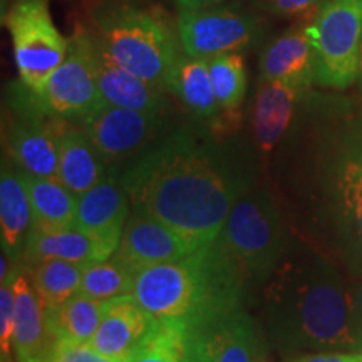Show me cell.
Wrapping results in <instances>:
<instances>
[{
	"mask_svg": "<svg viewBox=\"0 0 362 362\" xmlns=\"http://www.w3.org/2000/svg\"><path fill=\"white\" fill-rule=\"evenodd\" d=\"M300 93L302 89L296 86L262 79L257 89L252 116L253 134L262 151H272L284 138Z\"/></svg>",
	"mask_w": 362,
	"mask_h": 362,
	"instance_id": "603a6c76",
	"label": "cell"
},
{
	"mask_svg": "<svg viewBox=\"0 0 362 362\" xmlns=\"http://www.w3.org/2000/svg\"><path fill=\"white\" fill-rule=\"evenodd\" d=\"M136 272L117 260L115 255L90 267H86L79 292L98 300L131 296L134 287Z\"/></svg>",
	"mask_w": 362,
	"mask_h": 362,
	"instance_id": "f546056e",
	"label": "cell"
},
{
	"mask_svg": "<svg viewBox=\"0 0 362 362\" xmlns=\"http://www.w3.org/2000/svg\"><path fill=\"white\" fill-rule=\"evenodd\" d=\"M126 362H192L188 330L178 320L155 319Z\"/></svg>",
	"mask_w": 362,
	"mask_h": 362,
	"instance_id": "4316f807",
	"label": "cell"
},
{
	"mask_svg": "<svg viewBox=\"0 0 362 362\" xmlns=\"http://www.w3.org/2000/svg\"><path fill=\"white\" fill-rule=\"evenodd\" d=\"M357 83H359V88L362 90V44H361V57H359V78H357Z\"/></svg>",
	"mask_w": 362,
	"mask_h": 362,
	"instance_id": "8d00e7d4",
	"label": "cell"
},
{
	"mask_svg": "<svg viewBox=\"0 0 362 362\" xmlns=\"http://www.w3.org/2000/svg\"><path fill=\"white\" fill-rule=\"evenodd\" d=\"M117 247L119 243L94 237L76 225L56 230L33 226L25 242L22 259L27 265H35L49 259H59L78 264L86 269V267L110 259L117 250Z\"/></svg>",
	"mask_w": 362,
	"mask_h": 362,
	"instance_id": "9a60e30c",
	"label": "cell"
},
{
	"mask_svg": "<svg viewBox=\"0 0 362 362\" xmlns=\"http://www.w3.org/2000/svg\"><path fill=\"white\" fill-rule=\"evenodd\" d=\"M250 2H252V4H257V6H259V7H260V6H262V4H264V0H250Z\"/></svg>",
	"mask_w": 362,
	"mask_h": 362,
	"instance_id": "f35d334b",
	"label": "cell"
},
{
	"mask_svg": "<svg viewBox=\"0 0 362 362\" xmlns=\"http://www.w3.org/2000/svg\"><path fill=\"white\" fill-rule=\"evenodd\" d=\"M128 189L119 176H104L96 187L81 194L74 225L94 237L119 243L128 221Z\"/></svg>",
	"mask_w": 362,
	"mask_h": 362,
	"instance_id": "ac0fdd59",
	"label": "cell"
},
{
	"mask_svg": "<svg viewBox=\"0 0 362 362\" xmlns=\"http://www.w3.org/2000/svg\"><path fill=\"white\" fill-rule=\"evenodd\" d=\"M319 0H264L260 8H265L267 12L274 13V16L288 19V17L304 16L310 12L317 6Z\"/></svg>",
	"mask_w": 362,
	"mask_h": 362,
	"instance_id": "d6a6232c",
	"label": "cell"
},
{
	"mask_svg": "<svg viewBox=\"0 0 362 362\" xmlns=\"http://www.w3.org/2000/svg\"><path fill=\"white\" fill-rule=\"evenodd\" d=\"M192 362H262V342L252 317L232 310L187 329Z\"/></svg>",
	"mask_w": 362,
	"mask_h": 362,
	"instance_id": "7c38bea8",
	"label": "cell"
},
{
	"mask_svg": "<svg viewBox=\"0 0 362 362\" xmlns=\"http://www.w3.org/2000/svg\"><path fill=\"white\" fill-rule=\"evenodd\" d=\"M93 49L94 71L103 101L111 106L128 107L136 111L161 112L165 104V90L146 83L138 76L124 69L112 59L101 40L89 30Z\"/></svg>",
	"mask_w": 362,
	"mask_h": 362,
	"instance_id": "2e32d148",
	"label": "cell"
},
{
	"mask_svg": "<svg viewBox=\"0 0 362 362\" xmlns=\"http://www.w3.org/2000/svg\"><path fill=\"white\" fill-rule=\"evenodd\" d=\"M260 78L280 81L304 90L315 83V52L304 29H292L265 45L260 54Z\"/></svg>",
	"mask_w": 362,
	"mask_h": 362,
	"instance_id": "ffe728a7",
	"label": "cell"
},
{
	"mask_svg": "<svg viewBox=\"0 0 362 362\" xmlns=\"http://www.w3.org/2000/svg\"><path fill=\"white\" fill-rule=\"evenodd\" d=\"M123 180L133 210L158 218L198 247L218 238L247 192L218 153L185 131L144 153Z\"/></svg>",
	"mask_w": 362,
	"mask_h": 362,
	"instance_id": "6da1fadb",
	"label": "cell"
},
{
	"mask_svg": "<svg viewBox=\"0 0 362 362\" xmlns=\"http://www.w3.org/2000/svg\"><path fill=\"white\" fill-rule=\"evenodd\" d=\"M21 84L40 96L54 71L64 62L69 39L54 24L49 0H13L6 13Z\"/></svg>",
	"mask_w": 362,
	"mask_h": 362,
	"instance_id": "8992f818",
	"label": "cell"
},
{
	"mask_svg": "<svg viewBox=\"0 0 362 362\" xmlns=\"http://www.w3.org/2000/svg\"><path fill=\"white\" fill-rule=\"evenodd\" d=\"M197 248L200 247L171 226L134 210L126 221L119 247L112 255L138 274L148 267L183 259Z\"/></svg>",
	"mask_w": 362,
	"mask_h": 362,
	"instance_id": "5bb4252c",
	"label": "cell"
},
{
	"mask_svg": "<svg viewBox=\"0 0 362 362\" xmlns=\"http://www.w3.org/2000/svg\"><path fill=\"white\" fill-rule=\"evenodd\" d=\"M160 115L103 103L74 124L89 136L104 160L117 161L141 151L151 141L160 128Z\"/></svg>",
	"mask_w": 362,
	"mask_h": 362,
	"instance_id": "8fae6325",
	"label": "cell"
},
{
	"mask_svg": "<svg viewBox=\"0 0 362 362\" xmlns=\"http://www.w3.org/2000/svg\"><path fill=\"white\" fill-rule=\"evenodd\" d=\"M230 2V0H175L180 11H197V8H205L218 4Z\"/></svg>",
	"mask_w": 362,
	"mask_h": 362,
	"instance_id": "d590c367",
	"label": "cell"
},
{
	"mask_svg": "<svg viewBox=\"0 0 362 362\" xmlns=\"http://www.w3.org/2000/svg\"><path fill=\"white\" fill-rule=\"evenodd\" d=\"M351 302H352V315H354L357 330H362V282L351 287Z\"/></svg>",
	"mask_w": 362,
	"mask_h": 362,
	"instance_id": "e575fe53",
	"label": "cell"
},
{
	"mask_svg": "<svg viewBox=\"0 0 362 362\" xmlns=\"http://www.w3.org/2000/svg\"><path fill=\"white\" fill-rule=\"evenodd\" d=\"M315 52V83L346 89L359 78L362 0H327L307 25Z\"/></svg>",
	"mask_w": 362,
	"mask_h": 362,
	"instance_id": "52a82bcc",
	"label": "cell"
},
{
	"mask_svg": "<svg viewBox=\"0 0 362 362\" xmlns=\"http://www.w3.org/2000/svg\"><path fill=\"white\" fill-rule=\"evenodd\" d=\"M107 305L110 300H98L78 292L62 304L44 307L45 320L56 341L89 344Z\"/></svg>",
	"mask_w": 362,
	"mask_h": 362,
	"instance_id": "d4e9b609",
	"label": "cell"
},
{
	"mask_svg": "<svg viewBox=\"0 0 362 362\" xmlns=\"http://www.w3.org/2000/svg\"><path fill=\"white\" fill-rule=\"evenodd\" d=\"M357 352H362V330L359 334V344H357Z\"/></svg>",
	"mask_w": 362,
	"mask_h": 362,
	"instance_id": "74e56055",
	"label": "cell"
},
{
	"mask_svg": "<svg viewBox=\"0 0 362 362\" xmlns=\"http://www.w3.org/2000/svg\"><path fill=\"white\" fill-rule=\"evenodd\" d=\"M13 270L0 285V351L2 362H8L13 349V327H16V293H13Z\"/></svg>",
	"mask_w": 362,
	"mask_h": 362,
	"instance_id": "4dcf8cb0",
	"label": "cell"
},
{
	"mask_svg": "<svg viewBox=\"0 0 362 362\" xmlns=\"http://www.w3.org/2000/svg\"><path fill=\"white\" fill-rule=\"evenodd\" d=\"M11 98L8 158L21 173L57 178L59 136L64 119L45 115L35 103L34 94L22 84Z\"/></svg>",
	"mask_w": 362,
	"mask_h": 362,
	"instance_id": "9c48e42d",
	"label": "cell"
},
{
	"mask_svg": "<svg viewBox=\"0 0 362 362\" xmlns=\"http://www.w3.org/2000/svg\"><path fill=\"white\" fill-rule=\"evenodd\" d=\"M166 93L178 98L188 111L203 119L215 117L221 111L208 71V59L181 54L166 81Z\"/></svg>",
	"mask_w": 362,
	"mask_h": 362,
	"instance_id": "cb8c5ba5",
	"label": "cell"
},
{
	"mask_svg": "<svg viewBox=\"0 0 362 362\" xmlns=\"http://www.w3.org/2000/svg\"><path fill=\"white\" fill-rule=\"evenodd\" d=\"M262 362H265V359H264V361H262Z\"/></svg>",
	"mask_w": 362,
	"mask_h": 362,
	"instance_id": "60d3db41",
	"label": "cell"
},
{
	"mask_svg": "<svg viewBox=\"0 0 362 362\" xmlns=\"http://www.w3.org/2000/svg\"><path fill=\"white\" fill-rule=\"evenodd\" d=\"M51 362H119L103 356L89 344L57 341L54 346Z\"/></svg>",
	"mask_w": 362,
	"mask_h": 362,
	"instance_id": "1f68e13d",
	"label": "cell"
},
{
	"mask_svg": "<svg viewBox=\"0 0 362 362\" xmlns=\"http://www.w3.org/2000/svg\"><path fill=\"white\" fill-rule=\"evenodd\" d=\"M29 277L44 307L59 305L79 292L84 267L71 262L49 259L29 265Z\"/></svg>",
	"mask_w": 362,
	"mask_h": 362,
	"instance_id": "83f0119b",
	"label": "cell"
},
{
	"mask_svg": "<svg viewBox=\"0 0 362 362\" xmlns=\"http://www.w3.org/2000/svg\"><path fill=\"white\" fill-rule=\"evenodd\" d=\"M45 115L59 119H83L104 103L94 71L89 29H78L69 37V51L45 86L40 96H34Z\"/></svg>",
	"mask_w": 362,
	"mask_h": 362,
	"instance_id": "30bf717a",
	"label": "cell"
},
{
	"mask_svg": "<svg viewBox=\"0 0 362 362\" xmlns=\"http://www.w3.org/2000/svg\"><path fill=\"white\" fill-rule=\"evenodd\" d=\"M287 362H362V352L357 351H320L302 352Z\"/></svg>",
	"mask_w": 362,
	"mask_h": 362,
	"instance_id": "836d02e7",
	"label": "cell"
},
{
	"mask_svg": "<svg viewBox=\"0 0 362 362\" xmlns=\"http://www.w3.org/2000/svg\"><path fill=\"white\" fill-rule=\"evenodd\" d=\"M13 293H16L13 352L17 362H51L57 341L49 330L44 304L30 282L29 272L17 270L13 279Z\"/></svg>",
	"mask_w": 362,
	"mask_h": 362,
	"instance_id": "e0dca14e",
	"label": "cell"
},
{
	"mask_svg": "<svg viewBox=\"0 0 362 362\" xmlns=\"http://www.w3.org/2000/svg\"><path fill=\"white\" fill-rule=\"evenodd\" d=\"M176 25L183 52L202 59L242 52L264 37V21L240 4L230 2L180 11Z\"/></svg>",
	"mask_w": 362,
	"mask_h": 362,
	"instance_id": "ba28073f",
	"label": "cell"
},
{
	"mask_svg": "<svg viewBox=\"0 0 362 362\" xmlns=\"http://www.w3.org/2000/svg\"><path fill=\"white\" fill-rule=\"evenodd\" d=\"M215 243L247 284L270 279L282 264L285 250L282 218L270 194L247 189L233 205Z\"/></svg>",
	"mask_w": 362,
	"mask_h": 362,
	"instance_id": "5b68a950",
	"label": "cell"
},
{
	"mask_svg": "<svg viewBox=\"0 0 362 362\" xmlns=\"http://www.w3.org/2000/svg\"><path fill=\"white\" fill-rule=\"evenodd\" d=\"M90 33L124 69L166 93V81L183 54L178 25L160 7H139L119 0L90 11Z\"/></svg>",
	"mask_w": 362,
	"mask_h": 362,
	"instance_id": "277c9868",
	"label": "cell"
},
{
	"mask_svg": "<svg viewBox=\"0 0 362 362\" xmlns=\"http://www.w3.org/2000/svg\"><path fill=\"white\" fill-rule=\"evenodd\" d=\"M356 143H357V144H359V148L362 149V134L359 136V138H357V139H356Z\"/></svg>",
	"mask_w": 362,
	"mask_h": 362,
	"instance_id": "ab89813d",
	"label": "cell"
},
{
	"mask_svg": "<svg viewBox=\"0 0 362 362\" xmlns=\"http://www.w3.org/2000/svg\"><path fill=\"white\" fill-rule=\"evenodd\" d=\"M332 210L344 255L362 275V149L356 141L334 168Z\"/></svg>",
	"mask_w": 362,
	"mask_h": 362,
	"instance_id": "4fadbf2b",
	"label": "cell"
},
{
	"mask_svg": "<svg viewBox=\"0 0 362 362\" xmlns=\"http://www.w3.org/2000/svg\"><path fill=\"white\" fill-rule=\"evenodd\" d=\"M34 226L33 206L19 170L4 163L0 176V240L2 252L13 262L24 255L25 242Z\"/></svg>",
	"mask_w": 362,
	"mask_h": 362,
	"instance_id": "7402d4cb",
	"label": "cell"
},
{
	"mask_svg": "<svg viewBox=\"0 0 362 362\" xmlns=\"http://www.w3.org/2000/svg\"><path fill=\"white\" fill-rule=\"evenodd\" d=\"M265 310L269 336L284 354L357 351L351 287L324 257L282 262L267 285Z\"/></svg>",
	"mask_w": 362,
	"mask_h": 362,
	"instance_id": "7a4b0ae2",
	"label": "cell"
},
{
	"mask_svg": "<svg viewBox=\"0 0 362 362\" xmlns=\"http://www.w3.org/2000/svg\"><path fill=\"white\" fill-rule=\"evenodd\" d=\"M21 176L29 193L34 226L56 230L74 225L79 197H76L61 180L25 173H21Z\"/></svg>",
	"mask_w": 362,
	"mask_h": 362,
	"instance_id": "484cf974",
	"label": "cell"
},
{
	"mask_svg": "<svg viewBox=\"0 0 362 362\" xmlns=\"http://www.w3.org/2000/svg\"><path fill=\"white\" fill-rule=\"evenodd\" d=\"M245 285L211 242L180 260L139 270L131 296L155 319L178 320L193 329L240 309Z\"/></svg>",
	"mask_w": 362,
	"mask_h": 362,
	"instance_id": "3957f363",
	"label": "cell"
},
{
	"mask_svg": "<svg viewBox=\"0 0 362 362\" xmlns=\"http://www.w3.org/2000/svg\"><path fill=\"white\" fill-rule=\"evenodd\" d=\"M151 322L153 317L133 296L112 298L89 346L110 359L126 362L141 344Z\"/></svg>",
	"mask_w": 362,
	"mask_h": 362,
	"instance_id": "d6986e66",
	"label": "cell"
},
{
	"mask_svg": "<svg viewBox=\"0 0 362 362\" xmlns=\"http://www.w3.org/2000/svg\"><path fill=\"white\" fill-rule=\"evenodd\" d=\"M208 71L220 110L237 111L247 93V71L242 54L230 52L208 59Z\"/></svg>",
	"mask_w": 362,
	"mask_h": 362,
	"instance_id": "f1b7e54d",
	"label": "cell"
},
{
	"mask_svg": "<svg viewBox=\"0 0 362 362\" xmlns=\"http://www.w3.org/2000/svg\"><path fill=\"white\" fill-rule=\"evenodd\" d=\"M104 156L98 151L89 136L79 128L64 121L59 136V173L57 178L81 197L96 187L104 178Z\"/></svg>",
	"mask_w": 362,
	"mask_h": 362,
	"instance_id": "44dd1931",
	"label": "cell"
}]
</instances>
